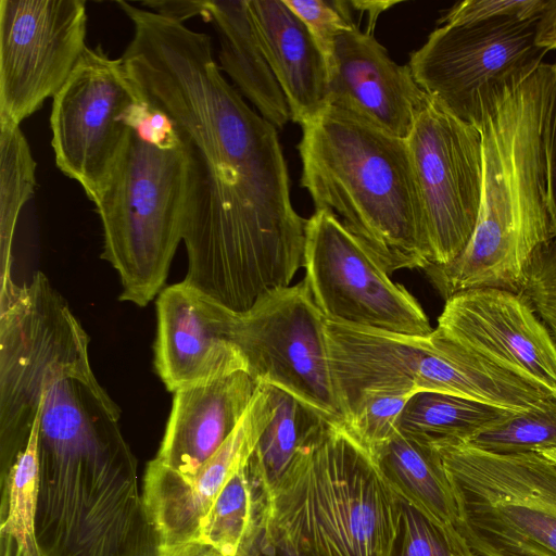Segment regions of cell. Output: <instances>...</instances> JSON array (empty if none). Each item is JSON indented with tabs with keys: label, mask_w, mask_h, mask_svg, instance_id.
<instances>
[{
	"label": "cell",
	"mask_w": 556,
	"mask_h": 556,
	"mask_svg": "<svg viewBox=\"0 0 556 556\" xmlns=\"http://www.w3.org/2000/svg\"><path fill=\"white\" fill-rule=\"evenodd\" d=\"M522 293L556 341V237L536 251Z\"/></svg>",
	"instance_id": "obj_31"
},
{
	"label": "cell",
	"mask_w": 556,
	"mask_h": 556,
	"mask_svg": "<svg viewBox=\"0 0 556 556\" xmlns=\"http://www.w3.org/2000/svg\"><path fill=\"white\" fill-rule=\"evenodd\" d=\"M274 412L271 388L258 384L239 425L194 477L186 479L155 459L147 465L142 498L161 551L198 542L214 498L233 471L249 460Z\"/></svg>",
	"instance_id": "obj_15"
},
{
	"label": "cell",
	"mask_w": 556,
	"mask_h": 556,
	"mask_svg": "<svg viewBox=\"0 0 556 556\" xmlns=\"http://www.w3.org/2000/svg\"><path fill=\"white\" fill-rule=\"evenodd\" d=\"M540 453H542L546 457L551 458L552 460L556 462V448L544 451V452H540Z\"/></svg>",
	"instance_id": "obj_40"
},
{
	"label": "cell",
	"mask_w": 556,
	"mask_h": 556,
	"mask_svg": "<svg viewBox=\"0 0 556 556\" xmlns=\"http://www.w3.org/2000/svg\"><path fill=\"white\" fill-rule=\"evenodd\" d=\"M536 20L439 24L410 53L413 76L445 111L479 130L483 108L542 64L547 51L535 45Z\"/></svg>",
	"instance_id": "obj_8"
},
{
	"label": "cell",
	"mask_w": 556,
	"mask_h": 556,
	"mask_svg": "<svg viewBox=\"0 0 556 556\" xmlns=\"http://www.w3.org/2000/svg\"><path fill=\"white\" fill-rule=\"evenodd\" d=\"M546 0H465L454 4L439 21L443 23H473L510 17L536 20Z\"/></svg>",
	"instance_id": "obj_32"
},
{
	"label": "cell",
	"mask_w": 556,
	"mask_h": 556,
	"mask_svg": "<svg viewBox=\"0 0 556 556\" xmlns=\"http://www.w3.org/2000/svg\"><path fill=\"white\" fill-rule=\"evenodd\" d=\"M435 329L556 396V341L523 293L494 288L456 293L445 300Z\"/></svg>",
	"instance_id": "obj_14"
},
{
	"label": "cell",
	"mask_w": 556,
	"mask_h": 556,
	"mask_svg": "<svg viewBox=\"0 0 556 556\" xmlns=\"http://www.w3.org/2000/svg\"><path fill=\"white\" fill-rule=\"evenodd\" d=\"M535 45L545 50H556V0L546 3L536 20Z\"/></svg>",
	"instance_id": "obj_36"
},
{
	"label": "cell",
	"mask_w": 556,
	"mask_h": 556,
	"mask_svg": "<svg viewBox=\"0 0 556 556\" xmlns=\"http://www.w3.org/2000/svg\"><path fill=\"white\" fill-rule=\"evenodd\" d=\"M374 458L402 501L434 522L456 529L457 506L437 446L397 430Z\"/></svg>",
	"instance_id": "obj_21"
},
{
	"label": "cell",
	"mask_w": 556,
	"mask_h": 556,
	"mask_svg": "<svg viewBox=\"0 0 556 556\" xmlns=\"http://www.w3.org/2000/svg\"><path fill=\"white\" fill-rule=\"evenodd\" d=\"M303 267L326 319L407 336L433 331L416 299L329 210L306 219Z\"/></svg>",
	"instance_id": "obj_10"
},
{
	"label": "cell",
	"mask_w": 556,
	"mask_h": 556,
	"mask_svg": "<svg viewBox=\"0 0 556 556\" xmlns=\"http://www.w3.org/2000/svg\"><path fill=\"white\" fill-rule=\"evenodd\" d=\"M350 5L355 10L367 12L369 17V25L366 29L372 33L378 16L388 10L390 7L395 5L397 1H368V0H352L349 1Z\"/></svg>",
	"instance_id": "obj_38"
},
{
	"label": "cell",
	"mask_w": 556,
	"mask_h": 556,
	"mask_svg": "<svg viewBox=\"0 0 556 556\" xmlns=\"http://www.w3.org/2000/svg\"><path fill=\"white\" fill-rule=\"evenodd\" d=\"M548 64L506 87L482 110V187L477 224L460 255L424 270L440 295L479 288L522 293L536 251L555 238L541 142Z\"/></svg>",
	"instance_id": "obj_2"
},
{
	"label": "cell",
	"mask_w": 556,
	"mask_h": 556,
	"mask_svg": "<svg viewBox=\"0 0 556 556\" xmlns=\"http://www.w3.org/2000/svg\"><path fill=\"white\" fill-rule=\"evenodd\" d=\"M231 338L257 384L288 393L343 428L326 318L304 281L269 290L249 309L237 312Z\"/></svg>",
	"instance_id": "obj_9"
},
{
	"label": "cell",
	"mask_w": 556,
	"mask_h": 556,
	"mask_svg": "<svg viewBox=\"0 0 556 556\" xmlns=\"http://www.w3.org/2000/svg\"><path fill=\"white\" fill-rule=\"evenodd\" d=\"M1 556H45L39 546L26 547L15 539L0 534Z\"/></svg>",
	"instance_id": "obj_39"
},
{
	"label": "cell",
	"mask_w": 556,
	"mask_h": 556,
	"mask_svg": "<svg viewBox=\"0 0 556 556\" xmlns=\"http://www.w3.org/2000/svg\"><path fill=\"white\" fill-rule=\"evenodd\" d=\"M36 162L20 125L0 123V282H14L12 244L23 206L34 193Z\"/></svg>",
	"instance_id": "obj_24"
},
{
	"label": "cell",
	"mask_w": 556,
	"mask_h": 556,
	"mask_svg": "<svg viewBox=\"0 0 556 556\" xmlns=\"http://www.w3.org/2000/svg\"><path fill=\"white\" fill-rule=\"evenodd\" d=\"M326 331L343 417L351 400L376 387L448 393L505 409L520 395L519 378L435 328L407 336L326 319Z\"/></svg>",
	"instance_id": "obj_7"
},
{
	"label": "cell",
	"mask_w": 556,
	"mask_h": 556,
	"mask_svg": "<svg viewBox=\"0 0 556 556\" xmlns=\"http://www.w3.org/2000/svg\"><path fill=\"white\" fill-rule=\"evenodd\" d=\"M271 388L274 416L248 460L252 484L265 501L291 466L300 448L328 422L301 401Z\"/></svg>",
	"instance_id": "obj_22"
},
{
	"label": "cell",
	"mask_w": 556,
	"mask_h": 556,
	"mask_svg": "<svg viewBox=\"0 0 556 556\" xmlns=\"http://www.w3.org/2000/svg\"><path fill=\"white\" fill-rule=\"evenodd\" d=\"M309 30L327 64L331 61L337 36L354 25L349 1L283 0Z\"/></svg>",
	"instance_id": "obj_30"
},
{
	"label": "cell",
	"mask_w": 556,
	"mask_h": 556,
	"mask_svg": "<svg viewBox=\"0 0 556 556\" xmlns=\"http://www.w3.org/2000/svg\"><path fill=\"white\" fill-rule=\"evenodd\" d=\"M258 500L245 462L214 498L198 542L212 546L223 556H238L253 528Z\"/></svg>",
	"instance_id": "obj_25"
},
{
	"label": "cell",
	"mask_w": 556,
	"mask_h": 556,
	"mask_svg": "<svg viewBox=\"0 0 556 556\" xmlns=\"http://www.w3.org/2000/svg\"><path fill=\"white\" fill-rule=\"evenodd\" d=\"M257 386L237 371L175 391L154 459L186 479L194 477L239 425Z\"/></svg>",
	"instance_id": "obj_18"
},
{
	"label": "cell",
	"mask_w": 556,
	"mask_h": 556,
	"mask_svg": "<svg viewBox=\"0 0 556 556\" xmlns=\"http://www.w3.org/2000/svg\"><path fill=\"white\" fill-rule=\"evenodd\" d=\"M455 497L456 530L473 556H556V462L437 446Z\"/></svg>",
	"instance_id": "obj_6"
},
{
	"label": "cell",
	"mask_w": 556,
	"mask_h": 556,
	"mask_svg": "<svg viewBox=\"0 0 556 556\" xmlns=\"http://www.w3.org/2000/svg\"><path fill=\"white\" fill-rule=\"evenodd\" d=\"M25 450L18 455L1 481L0 534L15 539L21 545H39L35 516L39 485L38 426L39 414Z\"/></svg>",
	"instance_id": "obj_26"
},
{
	"label": "cell",
	"mask_w": 556,
	"mask_h": 556,
	"mask_svg": "<svg viewBox=\"0 0 556 556\" xmlns=\"http://www.w3.org/2000/svg\"><path fill=\"white\" fill-rule=\"evenodd\" d=\"M156 313L154 366L168 391L247 372L231 338L237 312L181 281L159 293Z\"/></svg>",
	"instance_id": "obj_16"
},
{
	"label": "cell",
	"mask_w": 556,
	"mask_h": 556,
	"mask_svg": "<svg viewBox=\"0 0 556 556\" xmlns=\"http://www.w3.org/2000/svg\"><path fill=\"white\" fill-rule=\"evenodd\" d=\"M261 506L306 556H390L401 518V498L376 459L329 422Z\"/></svg>",
	"instance_id": "obj_4"
},
{
	"label": "cell",
	"mask_w": 556,
	"mask_h": 556,
	"mask_svg": "<svg viewBox=\"0 0 556 556\" xmlns=\"http://www.w3.org/2000/svg\"><path fill=\"white\" fill-rule=\"evenodd\" d=\"M301 127V186L315 211H331L390 276L428 267L406 139L330 106Z\"/></svg>",
	"instance_id": "obj_3"
},
{
	"label": "cell",
	"mask_w": 556,
	"mask_h": 556,
	"mask_svg": "<svg viewBox=\"0 0 556 556\" xmlns=\"http://www.w3.org/2000/svg\"><path fill=\"white\" fill-rule=\"evenodd\" d=\"M205 0H163L143 1L141 5L162 16L179 23L194 16H203Z\"/></svg>",
	"instance_id": "obj_35"
},
{
	"label": "cell",
	"mask_w": 556,
	"mask_h": 556,
	"mask_svg": "<svg viewBox=\"0 0 556 556\" xmlns=\"http://www.w3.org/2000/svg\"><path fill=\"white\" fill-rule=\"evenodd\" d=\"M87 20L83 0H0V123L54 98L87 49Z\"/></svg>",
	"instance_id": "obj_13"
},
{
	"label": "cell",
	"mask_w": 556,
	"mask_h": 556,
	"mask_svg": "<svg viewBox=\"0 0 556 556\" xmlns=\"http://www.w3.org/2000/svg\"><path fill=\"white\" fill-rule=\"evenodd\" d=\"M541 142L545 200L556 237V63L548 64L542 106Z\"/></svg>",
	"instance_id": "obj_33"
},
{
	"label": "cell",
	"mask_w": 556,
	"mask_h": 556,
	"mask_svg": "<svg viewBox=\"0 0 556 556\" xmlns=\"http://www.w3.org/2000/svg\"><path fill=\"white\" fill-rule=\"evenodd\" d=\"M406 143L430 265L445 266L465 250L477 224L482 187L481 134L428 96Z\"/></svg>",
	"instance_id": "obj_11"
},
{
	"label": "cell",
	"mask_w": 556,
	"mask_h": 556,
	"mask_svg": "<svg viewBox=\"0 0 556 556\" xmlns=\"http://www.w3.org/2000/svg\"><path fill=\"white\" fill-rule=\"evenodd\" d=\"M511 413L459 395L420 391L405 405L397 430L434 446L467 443Z\"/></svg>",
	"instance_id": "obj_23"
},
{
	"label": "cell",
	"mask_w": 556,
	"mask_h": 556,
	"mask_svg": "<svg viewBox=\"0 0 556 556\" xmlns=\"http://www.w3.org/2000/svg\"><path fill=\"white\" fill-rule=\"evenodd\" d=\"M327 106L406 139L428 94L409 65H400L372 33L355 24L336 39L328 66Z\"/></svg>",
	"instance_id": "obj_17"
},
{
	"label": "cell",
	"mask_w": 556,
	"mask_h": 556,
	"mask_svg": "<svg viewBox=\"0 0 556 556\" xmlns=\"http://www.w3.org/2000/svg\"><path fill=\"white\" fill-rule=\"evenodd\" d=\"M266 60L301 126L327 108L328 64L300 17L283 0H248Z\"/></svg>",
	"instance_id": "obj_19"
},
{
	"label": "cell",
	"mask_w": 556,
	"mask_h": 556,
	"mask_svg": "<svg viewBox=\"0 0 556 556\" xmlns=\"http://www.w3.org/2000/svg\"><path fill=\"white\" fill-rule=\"evenodd\" d=\"M417 392L397 386L365 389L348 403L342 429L374 457L396 433L401 414Z\"/></svg>",
	"instance_id": "obj_28"
},
{
	"label": "cell",
	"mask_w": 556,
	"mask_h": 556,
	"mask_svg": "<svg viewBox=\"0 0 556 556\" xmlns=\"http://www.w3.org/2000/svg\"><path fill=\"white\" fill-rule=\"evenodd\" d=\"M116 4L134 26L124 68L139 98L172 119L191 157L182 281L244 312L290 286L303 266L306 219L291 201L277 129L224 77L206 34Z\"/></svg>",
	"instance_id": "obj_1"
},
{
	"label": "cell",
	"mask_w": 556,
	"mask_h": 556,
	"mask_svg": "<svg viewBox=\"0 0 556 556\" xmlns=\"http://www.w3.org/2000/svg\"><path fill=\"white\" fill-rule=\"evenodd\" d=\"M159 556H223L212 546L201 542H190L162 551Z\"/></svg>",
	"instance_id": "obj_37"
},
{
	"label": "cell",
	"mask_w": 556,
	"mask_h": 556,
	"mask_svg": "<svg viewBox=\"0 0 556 556\" xmlns=\"http://www.w3.org/2000/svg\"><path fill=\"white\" fill-rule=\"evenodd\" d=\"M390 556H473L454 528L439 525L401 500L397 535Z\"/></svg>",
	"instance_id": "obj_29"
},
{
	"label": "cell",
	"mask_w": 556,
	"mask_h": 556,
	"mask_svg": "<svg viewBox=\"0 0 556 556\" xmlns=\"http://www.w3.org/2000/svg\"><path fill=\"white\" fill-rule=\"evenodd\" d=\"M138 99L121 58L111 59L101 47H87L53 98L50 128L55 164L92 202L126 142L130 130L126 117Z\"/></svg>",
	"instance_id": "obj_12"
},
{
	"label": "cell",
	"mask_w": 556,
	"mask_h": 556,
	"mask_svg": "<svg viewBox=\"0 0 556 556\" xmlns=\"http://www.w3.org/2000/svg\"><path fill=\"white\" fill-rule=\"evenodd\" d=\"M205 21L219 41L220 70L276 129L291 119L285 94L260 43L248 0H205Z\"/></svg>",
	"instance_id": "obj_20"
},
{
	"label": "cell",
	"mask_w": 556,
	"mask_h": 556,
	"mask_svg": "<svg viewBox=\"0 0 556 556\" xmlns=\"http://www.w3.org/2000/svg\"><path fill=\"white\" fill-rule=\"evenodd\" d=\"M466 444L498 455L556 448V396L545 397L530 409L513 412Z\"/></svg>",
	"instance_id": "obj_27"
},
{
	"label": "cell",
	"mask_w": 556,
	"mask_h": 556,
	"mask_svg": "<svg viewBox=\"0 0 556 556\" xmlns=\"http://www.w3.org/2000/svg\"><path fill=\"white\" fill-rule=\"evenodd\" d=\"M191 189L186 144L161 148L130 128L93 201L103 230L101 257L118 273L122 301L146 306L161 292L184 241Z\"/></svg>",
	"instance_id": "obj_5"
},
{
	"label": "cell",
	"mask_w": 556,
	"mask_h": 556,
	"mask_svg": "<svg viewBox=\"0 0 556 556\" xmlns=\"http://www.w3.org/2000/svg\"><path fill=\"white\" fill-rule=\"evenodd\" d=\"M238 556H306L287 541L265 516L261 504L253 528Z\"/></svg>",
	"instance_id": "obj_34"
}]
</instances>
